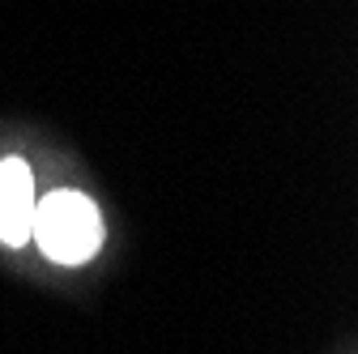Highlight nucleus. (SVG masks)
<instances>
[{
  "label": "nucleus",
  "instance_id": "obj_2",
  "mask_svg": "<svg viewBox=\"0 0 358 354\" xmlns=\"http://www.w3.org/2000/svg\"><path fill=\"white\" fill-rule=\"evenodd\" d=\"M30 218H34V171L26 158H5L0 162V243L26 248Z\"/></svg>",
  "mask_w": 358,
  "mask_h": 354
},
{
  "label": "nucleus",
  "instance_id": "obj_1",
  "mask_svg": "<svg viewBox=\"0 0 358 354\" xmlns=\"http://www.w3.org/2000/svg\"><path fill=\"white\" fill-rule=\"evenodd\" d=\"M30 239L56 264H85L103 248V213L94 209L90 197L73 188H56L52 197L34 201Z\"/></svg>",
  "mask_w": 358,
  "mask_h": 354
}]
</instances>
